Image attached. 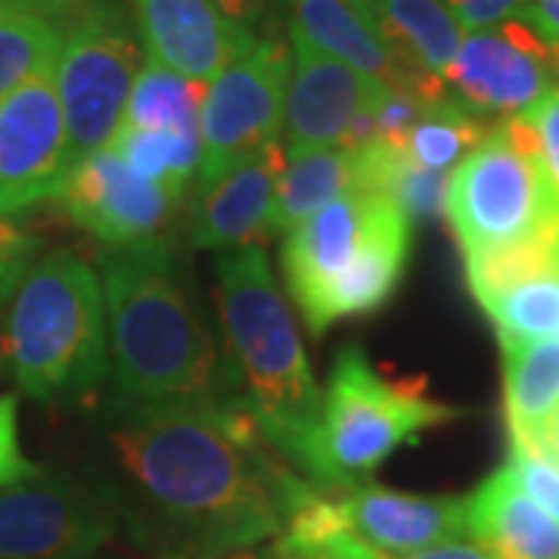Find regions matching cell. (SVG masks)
I'll return each mask as SVG.
<instances>
[{"mask_svg":"<svg viewBox=\"0 0 559 559\" xmlns=\"http://www.w3.org/2000/svg\"><path fill=\"white\" fill-rule=\"evenodd\" d=\"M112 444L140 498L187 559H230L283 528L280 481L259 423L237 395L218 404L119 401Z\"/></svg>","mask_w":559,"mask_h":559,"instance_id":"6da1fadb","label":"cell"},{"mask_svg":"<svg viewBox=\"0 0 559 559\" xmlns=\"http://www.w3.org/2000/svg\"><path fill=\"white\" fill-rule=\"evenodd\" d=\"M97 277L119 401L218 404L234 395L227 358L187 293L168 242L159 237L106 249Z\"/></svg>","mask_w":559,"mask_h":559,"instance_id":"7a4b0ae2","label":"cell"},{"mask_svg":"<svg viewBox=\"0 0 559 559\" xmlns=\"http://www.w3.org/2000/svg\"><path fill=\"white\" fill-rule=\"evenodd\" d=\"M218 318L234 395L259 423L261 439L311 476L323 392L261 246L218 255Z\"/></svg>","mask_w":559,"mask_h":559,"instance_id":"3957f363","label":"cell"},{"mask_svg":"<svg viewBox=\"0 0 559 559\" xmlns=\"http://www.w3.org/2000/svg\"><path fill=\"white\" fill-rule=\"evenodd\" d=\"M10 370L35 401L94 395L109 373L106 301L97 271L72 249L28 264L3 323Z\"/></svg>","mask_w":559,"mask_h":559,"instance_id":"277c9868","label":"cell"},{"mask_svg":"<svg viewBox=\"0 0 559 559\" xmlns=\"http://www.w3.org/2000/svg\"><path fill=\"white\" fill-rule=\"evenodd\" d=\"M454 417L457 407L426 395V380H385L352 342L333 358L308 481L323 488L364 485L401 444Z\"/></svg>","mask_w":559,"mask_h":559,"instance_id":"5b68a950","label":"cell"},{"mask_svg":"<svg viewBox=\"0 0 559 559\" xmlns=\"http://www.w3.org/2000/svg\"><path fill=\"white\" fill-rule=\"evenodd\" d=\"M138 38L119 7L87 3L62 25L53 81L66 119L69 165L112 143L138 79Z\"/></svg>","mask_w":559,"mask_h":559,"instance_id":"8992f818","label":"cell"},{"mask_svg":"<svg viewBox=\"0 0 559 559\" xmlns=\"http://www.w3.org/2000/svg\"><path fill=\"white\" fill-rule=\"evenodd\" d=\"M444 218L466 255L532 240L559 224L538 165L503 121L451 171Z\"/></svg>","mask_w":559,"mask_h":559,"instance_id":"52a82bcc","label":"cell"},{"mask_svg":"<svg viewBox=\"0 0 559 559\" xmlns=\"http://www.w3.org/2000/svg\"><path fill=\"white\" fill-rule=\"evenodd\" d=\"M293 57L283 40H259L205 87L200 112L202 159L197 187L267 143H280Z\"/></svg>","mask_w":559,"mask_h":559,"instance_id":"ba28073f","label":"cell"},{"mask_svg":"<svg viewBox=\"0 0 559 559\" xmlns=\"http://www.w3.org/2000/svg\"><path fill=\"white\" fill-rule=\"evenodd\" d=\"M444 87L481 119L522 116L559 87V44L520 16L469 32L444 72Z\"/></svg>","mask_w":559,"mask_h":559,"instance_id":"9c48e42d","label":"cell"},{"mask_svg":"<svg viewBox=\"0 0 559 559\" xmlns=\"http://www.w3.org/2000/svg\"><path fill=\"white\" fill-rule=\"evenodd\" d=\"M69 138L53 66L0 100V215H20L60 193Z\"/></svg>","mask_w":559,"mask_h":559,"instance_id":"30bf717a","label":"cell"},{"mask_svg":"<svg viewBox=\"0 0 559 559\" xmlns=\"http://www.w3.org/2000/svg\"><path fill=\"white\" fill-rule=\"evenodd\" d=\"M116 535L112 510L62 479L0 491V559H91Z\"/></svg>","mask_w":559,"mask_h":559,"instance_id":"8fae6325","label":"cell"},{"mask_svg":"<svg viewBox=\"0 0 559 559\" xmlns=\"http://www.w3.org/2000/svg\"><path fill=\"white\" fill-rule=\"evenodd\" d=\"M53 200L72 224L109 249L159 240L180 202L159 183L134 175L112 146L72 165Z\"/></svg>","mask_w":559,"mask_h":559,"instance_id":"7c38bea8","label":"cell"},{"mask_svg":"<svg viewBox=\"0 0 559 559\" xmlns=\"http://www.w3.org/2000/svg\"><path fill=\"white\" fill-rule=\"evenodd\" d=\"M289 38H293V72H289L286 109H283L286 156L340 146L352 121L377 106L385 84L320 53L308 40L296 35Z\"/></svg>","mask_w":559,"mask_h":559,"instance_id":"4fadbf2b","label":"cell"},{"mask_svg":"<svg viewBox=\"0 0 559 559\" xmlns=\"http://www.w3.org/2000/svg\"><path fill=\"white\" fill-rule=\"evenodd\" d=\"M134 20L150 60L202 84L259 44L255 32L227 20L215 0H134Z\"/></svg>","mask_w":559,"mask_h":559,"instance_id":"5bb4252c","label":"cell"},{"mask_svg":"<svg viewBox=\"0 0 559 559\" xmlns=\"http://www.w3.org/2000/svg\"><path fill=\"white\" fill-rule=\"evenodd\" d=\"M370 200L373 193L345 190L342 197L326 202L320 212L286 234L280 264L289 299L296 301L305 320V330L318 314L330 286L355 264L370 221Z\"/></svg>","mask_w":559,"mask_h":559,"instance_id":"9a60e30c","label":"cell"},{"mask_svg":"<svg viewBox=\"0 0 559 559\" xmlns=\"http://www.w3.org/2000/svg\"><path fill=\"white\" fill-rule=\"evenodd\" d=\"M336 491L348 532L382 557H411L466 535V500L411 495L367 481Z\"/></svg>","mask_w":559,"mask_h":559,"instance_id":"2e32d148","label":"cell"},{"mask_svg":"<svg viewBox=\"0 0 559 559\" xmlns=\"http://www.w3.org/2000/svg\"><path fill=\"white\" fill-rule=\"evenodd\" d=\"M286 168V150L280 143H267L230 165L221 178L197 193L190 240L197 249H240L261 246L267 230L271 202L277 180Z\"/></svg>","mask_w":559,"mask_h":559,"instance_id":"e0dca14e","label":"cell"},{"mask_svg":"<svg viewBox=\"0 0 559 559\" xmlns=\"http://www.w3.org/2000/svg\"><path fill=\"white\" fill-rule=\"evenodd\" d=\"M289 35L385 87H414L426 97L448 94L444 81H417L401 66L373 20L370 0H293Z\"/></svg>","mask_w":559,"mask_h":559,"instance_id":"ac0fdd59","label":"cell"},{"mask_svg":"<svg viewBox=\"0 0 559 559\" xmlns=\"http://www.w3.org/2000/svg\"><path fill=\"white\" fill-rule=\"evenodd\" d=\"M407 259H411V221L401 215V209L392 200L373 197L367 234L355 255V264L330 286L318 314L308 323V333L323 336L336 320L364 318L380 311L399 289L407 271Z\"/></svg>","mask_w":559,"mask_h":559,"instance_id":"d6986e66","label":"cell"},{"mask_svg":"<svg viewBox=\"0 0 559 559\" xmlns=\"http://www.w3.org/2000/svg\"><path fill=\"white\" fill-rule=\"evenodd\" d=\"M466 532L488 559H559V522L507 469L488 476L469 495Z\"/></svg>","mask_w":559,"mask_h":559,"instance_id":"ffe728a7","label":"cell"},{"mask_svg":"<svg viewBox=\"0 0 559 559\" xmlns=\"http://www.w3.org/2000/svg\"><path fill=\"white\" fill-rule=\"evenodd\" d=\"M370 10L385 44L414 79L444 81L463 40L448 0H370Z\"/></svg>","mask_w":559,"mask_h":559,"instance_id":"44dd1931","label":"cell"},{"mask_svg":"<svg viewBox=\"0 0 559 559\" xmlns=\"http://www.w3.org/2000/svg\"><path fill=\"white\" fill-rule=\"evenodd\" d=\"M286 159L289 165L283 168L271 202V234H289L326 202L342 197L345 190H355V159L342 146L293 153Z\"/></svg>","mask_w":559,"mask_h":559,"instance_id":"7402d4cb","label":"cell"},{"mask_svg":"<svg viewBox=\"0 0 559 559\" xmlns=\"http://www.w3.org/2000/svg\"><path fill=\"white\" fill-rule=\"evenodd\" d=\"M500 352L510 436H528L559 404V340L500 336Z\"/></svg>","mask_w":559,"mask_h":559,"instance_id":"603a6c76","label":"cell"},{"mask_svg":"<svg viewBox=\"0 0 559 559\" xmlns=\"http://www.w3.org/2000/svg\"><path fill=\"white\" fill-rule=\"evenodd\" d=\"M202 100H205L202 81L183 79L159 62L146 60V66L134 79L121 124L165 128V131H178L187 138H200Z\"/></svg>","mask_w":559,"mask_h":559,"instance_id":"cb8c5ba5","label":"cell"},{"mask_svg":"<svg viewBox=\"0 0 559 559\" xmlns=\"http://www.w3.org/2000/svg\"><path fill=\"white\" fill-rule=\"evenodd\" d=\"M109 146L119 153L121 162L134 175L159 183L168 193H175L178 200H183L187 183H190V178H197V171H200V138H187V134H178V131L121 124Z\"/></svg>","mask_w":559,"mask_h":559,"instance_id":"d4e9b609","label":"cell"},{"mask_svg":"<svg viewBox=\"0 0 559 559\" xmlns=\"http://www.w3.org/2000/svg\"><path fill=\"white\" fill-rule=\"evenodd\" d=\"M491 128L481 116L469 112L451 94L429 103L423 119L411 128L404 140V156L429 171H454L466 159Z\"/></svg>","mask_w":559,"mask_h":559,"instance_id":"484cf974","label":"cell"},{"mask_svg":"<svg viewBox=\"0 0 559 559\" xmlns=\"http://www.w3.org/2000/svg\"><path fill=\"white\" fill-rule=\"evenodd\" d=\"M559 271V224L540 230L532 240L500 246L466 255V283L476 301H488L525 280Z\"/></svg>","mask_w":559,"mask_h":559,"instance_id":"4316f807","label":"cell"},{"mask_svg":"<svg viewBox=\"0 0 559 559\" xmlns=\"http://www.w3.org/2000/svg\"><path fill=\"white\" fill-rule=\"evenodd\" d=\"M60 44V22L0 7V100L40 69H50Z\"/></svg>","mask_w":559,"mask_h":559,"instance_id":"83f0119b","label":"cell"},{"mask_svg":"<svg viewBox=\"0 0 559 559\" xmlns=\"http://www.w3.org/2000/svg\"><path fill=\"white\" fill-rule=\"evenodd\" d=\"M498 336L510 340H559V271L540 274L481 301Z\"/></svg>","mask_w":559,"mask_h":559,"instance_id":"f1b7e54d","label":"cell"},{"mask_svg":"<svg viewBox=\"0 0 559 559\" xmlns=\"http://www.w3.org/2000/svg\"><path fill=\"white\" fill-rule=\"evenodd\" d=\"M503 124L510 138L516 140L525 153H532L544 180V190L559 215V87H554L547 97H540L522 116L503 119Z\"/></svg>","mask_w":559,"mask_h":559,"instance_id":"f546056e","label":"cell"},{"mask_svg":"<svg viewBox=\"0 0 559 559\" xmlns=\"http://www.w3.org/2000/svg\"><path fill=\"white\" fill-rule=\"evenodd\" d=\"M503 469L547 516L559 522V460L547 457L535 444L510 436V460Z\"/></svg>","mask_w":559,"mask_h":559,"instance_id":"4dcf8cb0","label":"cell"},{"mask_svg":"<svg viewBox=\"0 0 559 559\" xmlns=\"http://www.w3.org/2000/svg\"><path fill=\"white\" fill-rule=\"evenodd\" d=\"M230 559H385L367 544H360L352 532L330 544H296V540L274 538L264 550H246Z\"/></svg>","mask_w":559,"mask_h":559,"instance_id":"1f68e13d","label":"cell"},{"mask_svg":"<svg viewBox=\"0 0 559 559\" xmlns=\"http://www.w3.org/2000/svg\"><path fill=\"white\" fill-rule=\"evenodd\" d=\"M20 401L13 395L0 399V488L38 479L40 469L20 448Z\"/></svg>","mask_w":559,"mask_h":559,"instance_id":"d6a6232c","label":"cell"},{"mask_svg":"<svg viewBox=\"0 0 559 559\" xmlns=\"http://www.w3.org/2000/svg\"><path fill=\"white\" fill-rule=\"evenodd\" d=\"M35 249L38 242L32 240L20 224L0 215V299L13 296L20 277L35 261Z\"/></svg>","mask_w":559,"mask_h":559,"instance_id":"836d02e7","label":"cell"},{"mask_svg":"<svg viewBox=\"0 0 559 559\" xmlns=\"http://www.w3.org/2000/svg\"><path fill=\"white\" fill-rule=\"evenodd\" d=\"M528 3L532 0H448L460 28H469V32L495 28L500 22L516 20L525 13Z\"/></svg>","mask_w":559,"mask_h":559,"instance_id":"e575fe53","label":"cell"},{"mask_svg":"<svg viewBox=\"0 0 559 559\" xmlns=\"http://www.w3.org/2000/svg\"><path fill=\"white\" fill-rule=\"evenodd\" d=\"M0 7L22 10V13H32V16H44V20L69 22L81 7H87V0H0Z\"/></svg>","mask_w":559,"mask_h":559,"instance_id":"d590c367","label":"cell"},{"mask_svg":"<svg viewBox=\"0 0 559 559\" xmlns=\"http://www.w3.org/2000/svg\"><path fill=\"white\" fill-rule=\"evenodd\" d=\"M520 20L532 22L544 38L559 44V0H532Z\"/></svg>","mask_w":559,"mask_h":559,"instance_id":"8d00e7d4","label":"cell"},{"mask_svg":"<svg viewBox=\"0 0 559 559\" xmlns=\"http://www.w3.org/2000/svg\"><path fill=\"white\" fill-rule=\"evenodd\" d=\"M513 439L528 441V444H535V448H538L540 454L559 460V404L554 407V414L544 419L535 432H528V436H513Z\"/></svg>","mask_w":559,"mask_h":559,"instance_id":"74e56055","label":"cell"},{"mask_svg":"<svg viewBox=\"0 0 559 559\" xmlns=\"http://www.w3.org/2000/svg\"><path fill=\"white\" fill-rule=\"evenodd\" d=\"M221 7V13L227 16V20L240 22V25H252V22H259L267 10H271V3L274 0H215Z\"/></svg>","mask_w":559,"mask_h":559,"instance_id":"f35d334b","label":"cell"},{"mask_svg":"<svg viewBox=\"0 0 559 559\" xmlns=\"http://www.w3.org/2000/svg\"><path fill=\"white\" fill-rule=\"evenodd\" d=\"M385 559H488L476 544H463V540H444L429 550H419L411 557H385Z\"/></svg>","mask_w":559,"mask_h":559,"instance_id":"ab89813d","label":"cell"}]
</instances>
